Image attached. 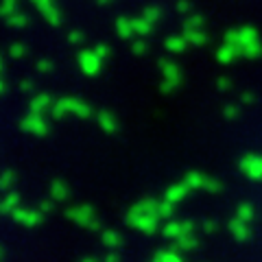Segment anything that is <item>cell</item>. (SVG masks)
<instances>
[{"instance_id":"2","label":"cell","mask_w":262,"mask_h":262,"mask_svg":"<svg viewBox=\"0 0 262 262\" xmlns=\"http://www.w3.org/2000/svg\"><path fill=\"white\" fill-rule=\"evenodd\" d=\"M188 42H186V37L184 35H175V37H170L168 42H166V46L170 48V51H184V46H186Z\"/></svg>"},{"instance_id":"3","label":"cell","mask_w":262,"mask_h":262,"mask_svg":"<svg viewBox=\"0 0 262 262\" xmlns=\"http://www.w3.org/2000/svg\"><path fill=\"white\" fill-rule=\"evenodd\" d=\"M177 9H179V11H182V13H186V11H190V9H192V5H190V3H188V0H179Z\"/></svg>"},{"instance_id":"1","label":"cell","mask_w":262,"mask_h":262,"mask_svg":"<svg viewBox=\"0 0 262 262\" xmlns=\"http://www.w3.org/2000/svg\"><path fill=\"white\" fill-rule=\"evenodd\" d=\"M184 37H186V42H188V44H203V42L208 39V35H206V31H203V29L184 31Z\"/></svg>"}]
</instances>
